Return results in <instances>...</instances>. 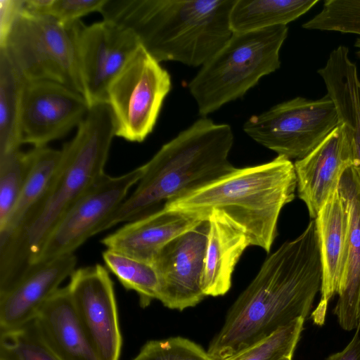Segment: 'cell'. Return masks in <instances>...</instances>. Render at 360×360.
<instances>
[{
    "mask_svg": "<svg viewBox=\"0 0 360 360\" xmlns=\"http://www.w3.org/2000/svg\"><path fill=\"white\" fill-rule=\"evenodd\" d=\"M89 105L72 89L50 80L25 81L21 117L22 143L44 147L78 127Z\"/></svg>",
    "mask_w": 360,
    "mask_h": 360,
    "instance_id": "14",
    "label": "cell"
},
{
    "mask_svg": "<svg viewBox=\"0 0 360 360\" xmlns=\"http://www.w3.org/2000/svg\"><path fill=\"white\" fill-rule=\"evenodd\" d=\"M201 221L191 214L163 207L127 222L104 237L101 243L106 249L153 263L167 243Z\"/></svg>",
    "mask_w": 360,
    "mask_h": 360,
    "instance_id": "18",
    "label": "cell"
},
{
    "mask_svg": "<svg viewBox=\"0 0 360 360\" xmlns=\"http://www.w3.org/2000/svg\"><path fill=\"white\" fill-rule=\"evenodd\" d=\"M143 172L141 165L118 176L101 175L61 217L32 264L73 254L89 238L98 233Z\"/></svg>",
    "mask_w": 360,
    "mask_h": 360,
    "instance_id": "10",
    "label": "cell"
},
{
    "mask_svg": "<svg viewBox=\"0 0 360 360\" xmlns=\"http://www.w3.org/2000/svg\"><path fill=\"white\" fill-rule=\"evenodd\" d=\"M0 360H62L48 345L35 320L6 332H0Z\"/></svg>",
    "mask_w": 360,
    "mask_h": 360,
    "instance_id": "26",
    "label": "cell"
},
{
    "mask_svg": "<svg viewBox=\"0 0 360 360\" xmlns=\"http://www.w3.org/2000/svg\"><path fill=\"white\" fill-rule=\"evenodd\" d=\"M25 80L0 49V156L20 150Z\"/></svg>",
    "mask_w": 360,
    "mask_h": 360,
    "instance_id": "24",
    "label": "cell"
},
{
    "mask_svg": "<svg viewBox=\"0 0 360 360\" xmlns=\"http://www.w3.org/2000/svg\"><path fill=\"white\" fill-rule=\"evenodd\" d=\"M74 23L65 26L24 8L0 49L25 81H53L83 95Z\"/></svg>",
    "mask_w": 360,
    "mask_h": 360,
    "instance_id": "7",
    "label": "cell"
},
{
    "mask_svg": "<svg viewBox=\"0 0 360 360\" xmlns=\"http://www.w3.org/2000/svg\"><path fill=\"white\" fill-rule=\"evenodd\" d=\"M34 320L46 342L62 360H101L67 286L51 296Z\"/></svg>",
    "mask_w": 360,
    "mask_h": 360,
    "instance_id": "19",
    "label": "cell"
},
{
    "mask_svg": "<svg viewBox=\"0 0 360 360\" xmlns=\"http://www.w3.org/2000/svg\"><path fill=\"white\" fill-rule=\"evenodd\" d=\"M171 88L169 72L140 44L107 91L115 136L143 141L153 131Z\"/></svg>",
    "mask_w": 360,
    "mask_h": 360,
    "instance_id": "8",
    "label": "cell"
},
{
    "mask_svg": "<svg viewBox=\"0 0 360 360\" xmlns=\"http://www.w3.org/2000/svg\"><path fill=\"white\" fill-rule=\"evenodd\" d=\"M326 360H360V326L347 345L342 351L328 356Z\"/></svg>",
    "mask_w": 360,
    "mask_h": 360,
    "instance_id": "33",
    "label": "cell"
},
{
    "mask_svg": "<svg viewBox=\"0 0 360 360\" xmlns=\"http://www.w3.org/2000/svg\"><path fill=\"white\" fill-rule=\"evenodd\" d=\"M287 25L233 33L190 81L188 89L201 117L243 97L259 80L280 68Z\"/></svg>",
    "mask_w": 360,
    "mask_h": 360,
    "instance_id": "6",
    "label": "cell"
},
{
    "mask_svg": "<svg viewBox=\"0 0 360 360\" xmlns=\"http://www.w3.org/2000/svg\"><path fill=\"white\" fill-rule=\"evenodd\" d=\"M314 219L323 276L321 300L311 319L316 325L322 326L329 301L338 294L348 255L349 215L338 188L329 196Z\"/></svg>",
    "mask_w": 360,
    "mask_h": 360,
    "instance_id": "17",
    "label": "cell"
},
{
    "mask_svg": "<svg viewBox=\"0 0 360 360\" xmlns=\"http://www.w3.org/2000/svg\"><path fill=\"white\" fill-rule=\"evenodd\" d=\"M307 30L335 31L360 35V0H326L321 11L302 25ZM360 58V38L354 43Z\"/></svg>",
    "mask_w": 360,
    "mask_h": 360,
    "instance_id": "28",
    "label": "cell"
},
{
    "mask_svg": "<svg viewBox=\"0 0 360 360\" xmlns=\"http://www.w3.org/2000/svg\"><path fill=\"white\" fill-rule=\"evenodd\" d=\"M323 269L315 219L283 243L240 294L210 343L209 354L224 360L309 315L321 290Z\"/></svg>",
    "mask_w": 360,
    "mask_h": 360,
    "instance_id": "1",
    "label": "cell"
},
{
    "mask_svg": "<svg viewBox=\"0 0 360 360\" xmlns=\"http://www.w3.org/2000/svg\"><path fill=\"white\" fill-rule=\"evenodd\" d=\"M207 220L209 231L201 288L205 296L217 297L230 290L236 265L250 243L246 235L222 212L213 210Z\"/></svg>",
    "mask_w": 360,
    "mask_h": 360,
    "instance_id": "21",
    "label": "cell"
},
{
    "mask_svg": "<svg viewBox=\"0 0 360 360\" xmlns=\"http://www.w3.org/2000/svg\"><path fill=\"white\" fill-rule=\"evenodd\" d=\"M115 123L110 105L90 107L74 138L64 143L53 181L19 229L0 241V289L10 288L39 254L61 217L104 172Z\"/></svg>",
    "mask_w": 360,
    "mask_h": 360,
    "instance_id": "2",
    "label": "cell"
},
{
    "mask_svg": "<svg viewBox=\"0 0 360 360\" xmlns=\"http://www.w3.org/2000/svg\"><path fill=\"white\" fill-rule=\"evenodd\" d=\"M304 321L300 317L224 360H292Z\"/></svg>",
    "mask_w": 360,
    "mask_h": 360,
    "instance_id": "27",
    "label": "cell"
},
{
    "mask_svg": "<svg viewBox=\"0 0 360 360\" xmlns=\"http://www.w3.org/2000/svg\"><path fill=\"white\" fill-rule=\"evenodd\" d=\"M341 124L328 95L317 100L296 97L251 116L243 131L255 141L289 160L312 151Z\"/></svg>",
    "mask_w": 360,
    "mask_h": 360,
    "instance_id": "9",
    "label": "cell"
},
{
    "mask_svg": "<svg viewBox=\"0 0 360 360\" xmlns=\"http://www.w3.org/2000/svg\"><path fill=\"white\" fill-rule=\"evenodd\" d=\"M102 256L106 267L120 283L127 290L136 292L141 307H147L158 300L160 281L153 263L109 249Z\"/></svg>",
    "mask_w": 360,
    "mask_h": 360,
    "instance_id": "25",
    "label": "cell"
},
{
    "mask_svg": "<svg viewBox=\"0 0 360 360\" xmlns=\"http://www.w3.org/2000/svg\"><path fill=\"white\" fill-rule=\"evenodd\" d=\"M131 360H215L201 345L180 336L149 340Z\"/></svg>",
    "mask_w": 360,
    "mask_h": 360,
    "instance_id": "30",
    "label": "cell"
},
{
    "mask_svg": "<svg viewBox=\"0 0 360 360\" xmlns=\"http://www.w3.org/2000/svg\"><path fill=\"white\" fill-rule=\"evenodd\" d=\"M359 321L360 323V304H359Z\"/></svg>",
    "mask_w": 360,
    "mask_h": 360,
    "instance_id": "34",
    "label": "cell"
},
{
    "mask_svg": "<svg viewBox=\"0 0 360 360\" xmlns=\"http://www.w3.org/2000/svg\"><path fill=\"white\" fill-rule=\"evenodd\" d=\"M296 188L294 164L278 155L264 164L236 168L164 207L201 220L207 219L213 210L221 212L246 235L250 245L269 252L277 235L280 213L294 200Z\"/></svg>",
    "mask_w": 360,
    "mask_h": 360,
    "instance_id": "5",
    "label": "cell"
},
{
    "mask_svg": "<svg viewBox=\"0 0 360 360\" xmlns=\"http://www.w3.org/2000/svg\"><path fill=\"white\" fill-rule=\"evenodd\" d=\"M106 0H24L29 12L52 17L65 26L92 12H100Z\"/></svg>",
    "mask_w": 360,
    "mask_h": 360,
    "instance_id": "31",
    "label": "cell"
},
{
    "mask_svg": "<svg viewBox=\"0 0 360 360\" xmlns=\"http://www.w3.org/2000/svg\"><path fill=\"white\" fill-rule=\"evenodd\" d=\"M318 0H236L229 15L233 33L287 25L309 11Z\"/></svg>",
    "mask_w": 360,
    "mask_h": 360,
    "instance_id": "23",
    "label": "cell"
},
{
    "mask_svg": "<svg viewBox=\"0 0 360 360\" xmlns=\"http://www.w3.org/2000/svg\"><path fill=\"white\" fill-rule=\"evenodd\" d=\"M74 254L33 264L7 291L0 293V332L33 321L60 283L75 270Z\"/></svg>",
    "mask_w": 360,
    "mask_h": 360,
    "instance_id": "16",
    "label": "cell"
},
{
    "mask_svg": "<svg viewBox=\"0 0 360 360\" xmlns=\"http://www.w3.org/2000/svg\"><path fill=\"white\" fill-rule=\"evenodd\" d=\"M208 231L209 221L202 220L167 243L155 256L153 263L160 281L158 300L165 307L183 311L206 297L201 278Z\"/></svg>",
    "mask_w": 360,
    "mask_h": 360,
    "instance_id": "13",
    "label": "cell"
},
{
    "mask_svg": "<svg viewBox=\"0 0 360 360\" xmlns=\"http://www.w3.org/2000/svg\"><path fill=\"white\" fill-rule=\"evenodd\" d=\"M236 0H106L103 20L131 30L158 62L203 65L233 34Z\"/></svg>",
    "mask_w": 360,
    "mask_h": 360,
    "instance_id": "4",
    "label": "cell"
},
{
    "mask_svg": "<svg viewBox=\"0 0 360 360\" xmlns=\"http://www.w3.org/2000/svg\"><path fill=\"white\" fill-rule=\"evenodd\" d=\"M75 44L89 108L107 103L108 86L141 44L130 30L103 20L91 25L75 22Z\"/></svg>",
    "mask_w": 360,
    "mask_h": 360,
    "instance_id": "11",
    "label": "cell"
},
{
    "mask_svg": "<svg viewBox=\"0 0 360 360\" xmlns=\"http://www.w3.org/2000/svg\"><path fill=\"white\" fill-rule=\"evenodd\" d=\"M230 125L202 117L164 144L143 165L136 189L102 224L99 233L162 209L165 205L232 172Z\"/></svg>",
    "mask_w": 360,
    "mask_h": 360,
    "instance_id": "3",
    "label": "cell"
},
{
    "mask_svg": "<svg viewBox=\"0 0 360 360\" xmlns=\"http://www.w3.org/2000/svg\"><path fill=\"white\" fill-rule=\"evenodd\" d=\"M338 189L349 212V233L347 259L333 313L342 329L352 330L360 326V184L354 165L343 174Z\"/></svg>",
    "mask_w": 360,
    "mask_h": 360,
    "instance_id": "20",
    "label": "cell"
},
{
    "mask_svg": "<svg viewBox=\"0 0 360 360\" xmlns=\"http://www.w3.org/2000/svg\"><path fill=\"white\" fill-rule=\"evenodd\" d=\"M70 278V296L99 358L119 360L122 338L108 271L97 264L75 269Z\"/></svg>",
    "mask_w": 360,
    "mask_h": 360,
    "instance_id": "12",
    "label": "cell"
},
{
    "mask_svg": "<svg viewBox=\"0 0 360 360\" xmlns=\"http://www.w3.org/2000/svg\"><path fill=\"white\" fill-rule=\"evenodd\" d=\"M354 163L351 132L343 123L308 155L295 162L298 196L305 203L311 219L338 188L345 172Z\"/></svg>",
    "mask_w": 360,
    "mask_h": 360,
    "instance_id": "15",
    "label": "cell"
},
{
    "mask_svg": "<svg viewBox=\"0 0 360 360\" xmlns=\"http://www.w3.org/2000/svg\"><path fill=\"white\" fill-rule=\"evenodd\" d=\"M27 152L20 150L0 156V226L8 217L28 174Z\"/></svg>",
    "mask_w": 360,
    "mask_h": 360,
    "instance_id": "29",
    "label": "cell"
},
{
    "mask_svg": "<svg viewBox=\"0 0 360 360\" xmlns=\"http://www.w3.org/2000/svg\"><path fill=\"white\" fill-rule=\"evenodd\" d=\"M24 8V0H0V47L4 46L15 19Z\"/></svg>",
    "mask_w": 360,
    "mask_h": 360,
    "instance_id": "32",
    "label": "cell"
},
{
    "mask_svg": "<svg viewBox=\"0 0 360 360\" xmlns=\"http://www.w3.org/2000/svg\"><path fill=\"white\" fill-rule=\"evenodd\" d=\"M30 167L22 189L4 224L0 226V241L13 234L48 191L58 169L61 150L47 146L27 152Z\"/></svg>",
    "mask_w": 360,
    "mask_h": 360,
    "instance_id": "22",
    "label": "cell"
}]
</instances>
